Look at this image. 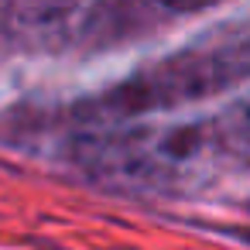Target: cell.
Here are the masks:
<instances>
[{"label": "cell", "mask_w": 250, "mask_h": 250, "mask_svg": "<svg viewBox=\"0 0 250 250\" xmlns=\"http://www.w3.org/2000/svg\"><path fill=\"white\" fill-rule=\"evenodd\" d=\"M250 76V38H223L192 45L178 55L161 59L147 72H137L117 86L103 106L113 117H137L168 106H185Z\"/></svg>", "instance_id": "cell-1"}, {"label": "cell", "mask_w": 250, "mask_h": 250, "mask_svg": "<svg viewBox=\"0 0 250 250\" xmlns=\"http://www.w3.org/2000/svg\"><path fill=\"white\" fill-rule=\"evenodd\" d=\"M161 11H171V14H202L209 7H216L219 0H154Z\"/></svg>", "instance_id": "cell-2"}]
</instances>
